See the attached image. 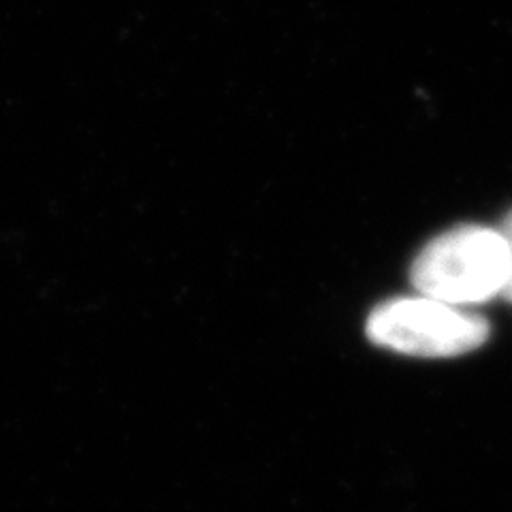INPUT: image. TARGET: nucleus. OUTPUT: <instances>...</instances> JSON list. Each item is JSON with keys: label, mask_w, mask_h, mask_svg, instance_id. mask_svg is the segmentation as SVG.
Wrapping results in <instances>:
<instances>
[{"label": "nucleus", "mask_w": 512, "mask_h": 512, "mask_svg": "<svg viewBox=\"0 0 512 512\" xmlns=\"http://www.w3.org/2000/svg\"><path fill=\"white\" fill-rule=\"evenodd\" d=\"M508 278V250L498 229L463 224L416 254L410 280L419 295L455 308L500 297Z\"/></svg>", "instance_id": "nucleus-1"}, {"label": "nucleus", "mask_w": 512, "mask_h": 512, "mask_svg": "<svg viewBox=\"0 0 512 512\" xmlns=\"http://www.w3.org/2000/svg\"><path fill=\"white\" fill-rule=\"evenodd\" d=\"M365 331L374 344L402 355L444 359L480 348L491 329L485 316L419 295L380 303Z\"/></svg>", "instance_id": "nucleus-2"}, {"label": "nucleus", "mask_w": 512, "mask_h": 512, "mask_svg": "<svg viewBox=\"0 0 512 512\" xmlns=\"http://www.w3.org/2000/svg\"><path fill=\"white\" fill-rule=\"evenodd\" d=\"M504 237V244H506V250H508V278H506V286L500 297H504L506 301L512 303V212L504 218L502 227L498 229Z\"/></svg>", "instance_id": "nucleus-3"}]
</instances>
